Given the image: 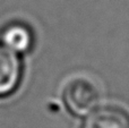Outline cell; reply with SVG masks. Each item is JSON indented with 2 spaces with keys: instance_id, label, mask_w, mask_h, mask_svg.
I'll list each match as a JSON object with an SVG mask.
<instances>
[{
  "instance_id": "cell-2",
  "label": "cell",
  "mask_w": 129,
  "mask_h": 128,
  "mask_svg": "<svg viewBox=\"0 0 129 128\" xmlns=\"http://www.w3.org/2000/svg\"><path fill=\"white\" fill-rule=\"evenodd\" d=\"M23 70L19 54L0 43V98L9 97L19 87Z\"/></svg>"
},
{
  "instance_id": "cell-3",
  "label": "cell",
  "mask_w": 129,
  "mask_h": 128,
  "mask_svg": "<svg viewBox=\"0 0 129 128\" xmlns=\"http://www.w3.org/2000/svg\"><path fill=\"white\" fill-rule=\"evenodd\" d=\"M35 38L32 28L23 22H11L0 32V43L19 56L33 49Z\"/></svg>"
},
{
  "instance_id": "cell-1",
  "label": "cell",
  "mask_w": 129,
  "mask_h": 128,
  "mask_svg": "<svg viewBox=\"0 0 129 128\" xmlns=\"http://www.w3.org/2000/svg\"><path fill=\"white\" fill-rule=\"evenodd\" d=\"M62 99L70 113L76 117H86L98 108L100 92L92 82L85 78H75L66 85Z\"/></svg>"
},
{
  "instance_id": "cell-4",
  "label": "cell",
  "mask_w": 129,
  "mask_h": 128,
  "mask_svg": "<svg viewBox=\"0 0 129 128\" xmlns=\"http://www.w3.org/2000/svg\"><path fill=\"white\" fill-rule=\"evenodd\" d=\"M82 128H129V113L114 106L98 107L86 116Z\"/></svg>"
}]
</instances>
